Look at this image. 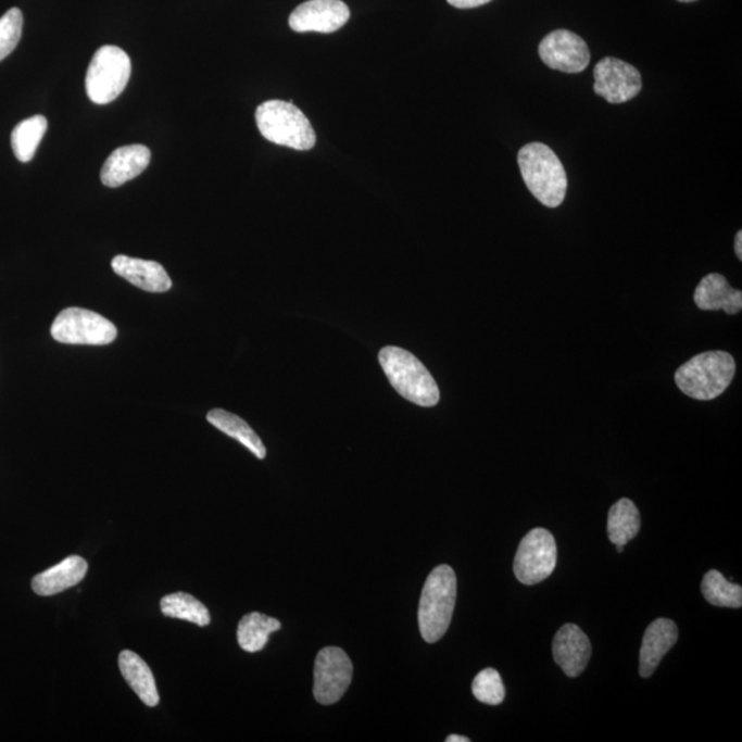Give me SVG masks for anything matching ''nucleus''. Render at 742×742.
Instances as JSON below:
<instances>
[{
    "label": "nucleus",
    "mask_w": 742,
    "mask_h": 742,
    "mask_svg": "<svg viewBox=\"0 0 742 742\" xmlns=\"http://www.w3.org/2000/svg\"><path fill=\"white\" fill-rule=\"evenodd\" d=\"M524 184L544 206L563 204L568 189L567 173L562 160L546 144L528 143L518 153Z\"/></svg>",
    "instance_id": "1"
},
{
    "label": "nucleus",
    "mask_w": 742,
    "mask_h": 742,
    "mask_svg": "<svg viewBox=\"0 0 742 742\" xmlns=\"http://www.w3.org/2000/svg\"><path fill=\"white\" fill-rule=\"evenodd\" d=\"M378 361L399 395L422 407H433L439 403L438 382L412 352L399 347H386L378 354Z\"/></svg>",
    "instance_id": "2"
},
{
    "label": "nucleus",
    "mask_w": 742,
    "mask_h": 742,
    "mask_svg": "<svg viewBox=\"0 0 742 742\" xmlns=\"http://www.w3.org/2000/svg\"><path fill=\"white\" fill-rule=\"evenodd\" d=\"M735 375L733 355L725 351L703 352L678 368L676 382L695 401H714L729 388Z\"/></svg>",
    "instance_id": "3"
},
{
    "label": "nucleus",
    "mask_w": 742,
    "mask_h": 742,
    "mask_svg": "<svg viewBox=\"0 0 742 742\" xmlns=\"http://www.w3.org/2000/svg\"><path fill=\"white\" fill-rule=\"evenodd\" d=\"M456 601V576L449 565L429 574L419 600L418 625L425 641L435 643L448 632Z\"/></svg>",
    "instance_id": "4"
},
{
    "label": "nucleus",
    "mask_w": 742,
    "mask_h": 742,
    "mask_svg": "<svg viewBox=\"0 0 742 742\" xmlns=\"http://www.w3.org/2000/svg\"><path fill=\"white\" fill-rule=\"evenodd\" d=\"M259 131L267 141L294 150L315 147L316 135L305 114L292 102L267 101L256 109Z\"/></svg>",
    "instance_id": "5"
},
{
    "label": "nucleus",
    "mask_w": 742,
    "mask_h": 742,
    "mask_svg": "<svg viewBox=\"0 0 742 742\" xmlns=\"http://www.w3.org/2000/svg\"><path fill=\"white\" fill-rule=\"evenodd\" d=\"M131 60L116 46H103L92 56L86 76L88 98L97 105H106L121 97L131 76Z\"/></svg>",
    "instance_id": "6"
},
{
    "label": "nucleus",
    "mask_w": 742,
    "mask_h": 742,
    "mask_svg": "<svg viewBox=\"0 0 742 742\" xmlns=\"http://www.w3.org/2000/svg\"><path fill=\"white\" fill-rule=\"evenodd\" d=\"M51 336L62 344L106 345L116 340L117 329L95 311L72 307L56 316Z\"/></svg>",
    "instance_id": "7"
},
{
    "label": "nucleus",
    "mask_w": 742,
    "mask_h": 742,
    "mask_svg": "<svg viewBox=\"0 0 742 742\" xmlns=\"http://www.w3.org/2000/svg\"><path fill=\"white\" fill-rule=\"evenodd\" d=\"M557 565V543L544 528H536L524 537L517 549L515 565L518 582L533 586L546 580Z\"/></svg>",
    "instance_id": "8"
},
{
    "label": "nucleus",
    "mask_w": 742,
    "mask_h": 742,
    "mask_svg": "<svg viewBox=\"0 0 742 742\" xmlns=\"http://www.w3.org/2000/svg\"><path fill=\"white\" fill-rule=\"evenodd\" d=\"M352 663L340 647L322 649L314 668V697L316 702L330 705L339 702L352 681Z\"/></svg>",
    "instance_id": "9"
},
{
    "label": "nucleus",
    "mask_w": 742,
    "mask_h": 742,
    "mask_svg": "<svg viewBox=\"0 0 742 742\" xmlns=\"http://www.w3.org/2000/svg\"><path fill=\"white\" fill-rule=\"evenodd\" d=\"M594 91L609 103H625L642 90L641 74L637 67L617 59H604L594 67Z\"/></svg>",
    "instance_id": "10"
},
{
    "label": "nucleus",
    "mask_w": 742,
    "mask_h": 742,
    "mask_svg": "<svg viewBox=\"0 0 742 742\" xmlns=\"http://www.w3.org/2000/svg\"><path fill=\"white\" fill-rule=\"evenodd\" d=\"M539 55L550 70L580 74L590 64V50L580 36L567 29L554 30L539 45Z\"/></svg>",
    "instance_id": "11"
},
{
    "label": "nucleus",
    "mask_w": 742,
    "mask_h": 742,
    "mask_svg": "<svg viewBox=\"0 0 742 742\" xmlns=\"http://www.w3.org/2000/svg\"><path fill=\"white\" fill-rule=\"evenodd\" d=\"M350 15V9L341 0H309L290 14L289 25L300 34H334L344 27Z\"/></svg>",
    "instance_id": "12"
},
{
    "label": "nucleus",
    "mask_w": 742,
    "mask_h": 742,
    "mask_svg": "<svg viewBox=\"0 0 742 742\" xmlns=\"http://www.w3.org/2000/svg\"><path fill=\"white\" fill-rule=\"evenodd\" d=\"M553 656L565 676L579 677L588 667L591 657L589 637L576 625H565L553 640Z\"/></svg>",
    "instance_id": "13"
},
{
    "label": "nucleus",
    "mask_w": 742,
    "mask_h": 742,
    "mask_svg": "<svg viewBox=\"0 0 742 742\" xmlns=\"http://www.w3.org/2000/svg\"><path fill=\"white\" fill-rule=\"evenodd\" d=\"M150 158L152 153L143 144H129L114 150L103 164L102 184L108 188H121L149 167Z\"/></svg>",
    "instance_id": "14"
},
{
    "label": "nucleus",
    "mask_w": 742,
    "mask_h": 742,
    "mask_svg": "<svg viewBox=\"0 0 742 742\" xmlns=\"http://www.w3.org/2000/svg\"><path fill=\"white\" fill-rule=\"evenodd\" d=\"M113 272L129 284L150 293H164L173 288L169 275L158 262L142 261L118 254L112 261Z\"/></svg>",
    "instance_id": "15"
},
{
    "label": "nucleus",
    "mask_w": 742,
    "mask_h": 742,
    "mask_svg": "<svg viewBox=\"0 0 742 742\" xmlns=\"http://www.w3.org/2000/svg\"><path fill=\"white\" fill-rule=\"evenodd\" d=\"M678 641L676 621L661 617L649 625L643 636L640 652V674L643 678L653 676L663 657L667 655Z\"/></svg>",
    "instance_id": "16"
},
{
    "label": "nucleus",
    "mask_w": 742,
    "mask_h": 742,
    "mask_svg": "<svg viewBox=\"0 0 742 742\" xmlns=\"http://www.w3.org/2000/svg\"><path fill=\"white\" fill-rule=\"evenodd\" d=\"M694 303L704 311H725L737 315L742 310V292L730 287L722 274L710 273L695 288Z\"/></svg>",
    "instance_id": "17"
},
{
    "label": "nucleus",
    "mask_w": 742,
    "mask_h": 742,
    "mask_svg": "<svg viewBox=\"0 0 742 742\" xmlns=\"http://www.w3.org/2000/svg\"><path fill=\"white\" fill-rule=\"evenodd\" d=\"M87 570L88 564L85 558L71 555L54 567L36 575L33 579V589L41 596L60 594L79 584L86 578Z\"/></svg>",
    "instance_id": "18"
},
{
    "label": "nucleus",
    "mask_w": 742,
    "mask_h": 742,
    "mask_svg": "<svg viewBox=\"0 0 742 742\" xmlns=\"http://www.w3.org/2000/svg\"><path fill=\"white\" fill-rule=\"evenodd\" d=\"M118 667H121L123 678L126 679L144 705L155 707L160 703L158 684H155L152 669L141 656L131 651H123L118 656Z\"/></svg>",
    "instance_id": "19"
},
{
    "label": "nucleus",
    "mask_w": 742,
    "mask_h": 742,
    "mask_svg": "<svg viewBox=\"0 0 742 742\" xmlns=\"http://www.w3.org/2000/svg\"><path fill=\"white\" fill-rule=\"evenodd\" d=\"M207 423L214 425L215 428L222 430L223 433L230 436V438L238 440L246 445L249 451H252L259 460L266 458L267 450L264 448L262 439L257 433L249 427L238 415L228 413L226 410L215 408L211 410L206 415Z\"/></svg>",
    "instance_id": "20"
},
{
    "label": "nucleus",
    "mask_w": 742,
    "mask_h": 742,
    "mask_svg": "<svg viewBox=\"0 0 742 742\" xmlns=\"http://www.w3.org/2000/svg\"><path fill=\"white\" fill-rule=\"evenodd\" d=\"M641 529L640 511L636 503L627 498L617 501L611 507L608 515V537L609 541L615 544L626 546L632 541Z\"/></svg>",
    "instance_id": "21"
},
{
    "label": "nucleus",
    "mask_w": 742,
    "mask_h": 742,
    "mask_svg": "<svg viewBox=\"0 0 742 742\" xmlns=\"http://www.w3.org/2000/svg\"><path fill=\"white\" fill-rule=\"evenodd\" d=\"M281 621L259 612L242 617L238 625V643L246 652H261L267 645L269 634L281 630Z\"/></svg>",
    "instance_id": "22"
},
{
    "label": "nucleus",
    "mask_w": 742,
    "mask_h": 742,
    "mask_svg": "<svg viewBox=\"0 0 742 742\" xmlns=\"http://www.w3.org/2000/svg\"><path fill=\"white\" fill-rule=\"evenodd\" d=\"M48 127V118L40 116V114L15 126L12 133V148L15 158L21 163H29L34 159Z\"/></svg>",
    "instance_id": "23"
},
{
    "label": "nucleus",
    "mask_w": 742,
    "mask_h": 742,
    "mask_svg": "<svg viewBox=\"0 0 742 742\" xmlns=\"http://www.w3.org/2000/svg\"><path fill=\"white\" fill-rule=\"evenodd\" d=\"M160 608L164 616L188 620L200 627H205L211 622L210 611L206 606L196 596L181 593V591L165 595L160 602Z\"/></svg>",
    "instance_id": "24"
},
{
    "label": "nucleus",
    "mask_w": 742,
    "mask_h": 742,
    "mask_svg": "<svg viewBox=\"0 0 742 742\" xmlns=\"http://www.w3.org/2000/svg\"><path fill=\"white\" fill-rule=\"evenodd\" d=\"M702 591L709 604L720 608L739 609L742 606L741 586L729 582L719 570L713 569L705 574Z\"/></svg>",
    "instance_id": "25"
},
{
    "label": "nucleus",
    "mask_w": 742,
    "mask_h": 742,
    "mask_svg": "<svg viewBox=\"0 0 742 742\" xmlns=\"http://www.w3.org/2000/svg\"><path fill=\"white\" fill-rule=\"evenodd\" d=\"M471 692L480 703L500 705L505 700L506 690L500 672L494 668L482 669L471 683Z\"/></svg>",
    "instance_id": "26"
},
{
    "label": "nucleus",
    "mask_w": 742,
    "mask_h": 742,
    "mask_svg": "<svg viewBox=\"0 0 742 742\" xmlns=\"http://www.w3.org/2000/svg\"><path fill=\"white\" fill-rule=\"evenodd\" d=\"M24 17L17 8L10 9L0 18V61L7 59L17 48L21 35H23Z\"/></svg>",
    "instance_id": "27"
},
{
    "label": "nucleus",
    "mask_w": 742,
    "mask_h": 742,
    "mask_svg": "<svg viewBox=\"0 0 742 742\" xmlns=\"http://www.w3.org/2000/svg\"><path fill=\"white\" fill-rule=\"evenodd\" d=\"M451 7L458 9H474L490 3L491 0H448Z\"/></svg>",
    "instance_id": "28"
},
{
    "label": "nucleus",
    "mask_w": 742,
    "mask_h": 742,
    "mask_svg": "<svg viewBox=\"0 0 742 742\" xmlns=\"http://www.w3.org/2000/svg\"><path fill=\"white\" fill-rule=\"evenodd\" d=\"M735 254H737V257H739L741 261V259H742V232L741 231L737 232V236H735Z\"/></svg>",
    "instance_id": "29"
},
{
    "label": "nucleus",
    "mask_w": 742,
    "mask_h": 742,
    "mask_svg": "<svg viewBox=\"0 0 742 742\" xmlns=\"http://www.w3.org/2000/svg\"><path fill=\"white\" fill-rule=\"evenodd\" d=\"M445 741H448V742H469L470 740L468 739V737L453 734V735H449L448 739H445Z\"/></svg>",
    "instance_id": "30"
},
{
    "label": "nucleus",
    "mask_w": 742,
    "mask_h": 742,
    "mask_svg": "<svg viewBox=\"0 0 742 742\" xmlns=\"http://www.w3.org/2000/svg\"><path fill=\"white\" fill-rule=\"evenodd\" d=\"M616 550H617V553H622V550H625V546H621V544H616Z\"/></svg>",
    "instance_id": "31"
},
{
    "label": "nucleus",
    "mask_w": 742,
    "mask_h": 742,
    "mask_svg": "<svg viewBox=\"0 0 742 742\" xmlns=\"http://www.w3.org/2000/svg\"><path fill=\"white\" fill-rule=\"evenodd\" d=\"M679 2L689 3V2H695V0H679Z\"/></svg>",
    "instance_id": "32"
}]
</instances>
